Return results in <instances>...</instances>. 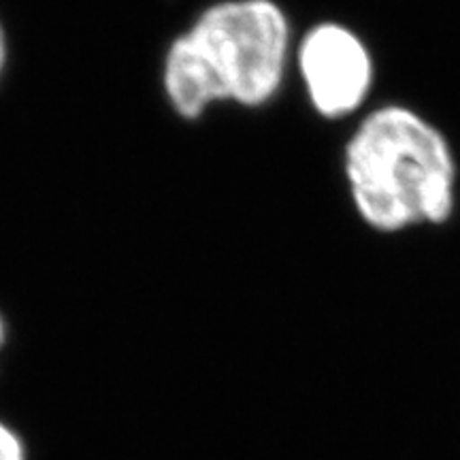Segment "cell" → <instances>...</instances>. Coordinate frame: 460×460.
<instances>
[{"instance_id": "3", "label": "cell", "mask_w": 460, "mask_h": 460, "mask_svg": "<svg viewBox=\"0 0 460 460\" xmlns=\"http://www.w3.org/2000/svg\"><path fill=\"white\" fill-rule=\"evenodd\" d=\"M301 71L320 113H349L360 105L371 84V60L352 32L324 24L307 34L301 45Z\"/></svg>"}, {"instance_id": "1", "label": "cell", "mask_w": 460, "mask_h": 460, "mask_svg": "<svg viewBox=\"0 0 460 460\" xmlns=\"http://www.w3.org/2000/svg\"><path fill=\"white\" fill-rule=\"evenodd\" d=\"M288 26L269 0H230L199 17L172 43L164 85L183 118H197L211 101L261 105L284 73Z\"/></svg>"}, {"instance_id": "4", "label": "cell", "mask_w": 460, "mask_h": 460, "mask_svg": "<svg viewBox=\"0 0 460 460\" xmlns=\"http://www.w3.org/2000/svg\"><path fill=\"white\" fill-rule=\"evenodd\" d=\"M0 460H24L20 441L3 424H0Z\"/></svg>"}, {"instance_id": "2", "label": "cell", "mask_w": 460, "mask_h": 460, "mask_svg": "<svg viewBox=\"0 0 460 460\" xmlns=\"http://www.w3.org/2000/svg\"><path fill=\"white\" fill-rule=\"evenodd\" d=\"M345 166L352 197L371 226L390 233L450 216V149L444 137L410 109L384 107L371 113L349 141Z\"/></svg>"}, {"instance_id": "5", "label": "cell", "mask_w": 460, "mask_h": 460, "mask_svg": "<svg viewBox=\"0 0 460 460\" xmlns=\"http://www.w3.org/2000/svg\"><path fill=\"white\" fill-rule=\"evenodd\" d=\"M0 341H3V322H0Z\"/></svg>"}]
</instances>
